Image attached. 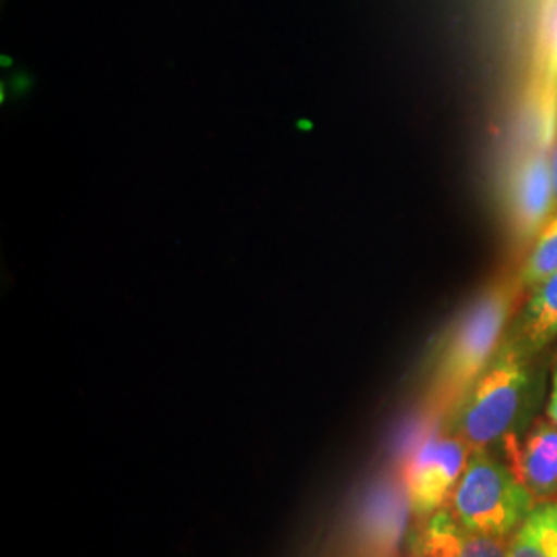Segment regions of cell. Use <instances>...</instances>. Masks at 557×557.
<instances>
[{"label":"cell","instance_id":"1","mask_svg":"<svg viewBox=\"0 0 557 557\" xmlns=\"http://www.w3.org/2000/svg\"><path fill=\"white\" fill-rule=\"evenodd\" d=\"M520 292V281L494 285L458 317L436 359L425 407L428 413L448 418L487 370L498 354Z\"/></svg>","mask_w":557,"mask_h":557},{"label":"cell","instance_id":"2","mask_svg":"<svg viewBox=\"0 0 557 557\" xmlns=\"http://www.w3.org/2000/svg\"><path fill=\"white\" fill-rule=\"evenodd\" d=\"M531 358L517 338L504 337L487 370L444 419L446 432L458 436L471 450H490L518 434V423L533 391Z\"/></svg>","mask_w":557,"mask_h":557},{"label":"cell","instance_id":"3","mask_svg":"<svg viewBox=\"0 0 557 557\" xmlns=\"http://www.w3.org/2000/svg\"><path fill=\"white\" fill-rule=\"evenodd\" d=\"M537 506L512 467L487 448L471 450L448 510L458 522L475 533L508 539Z\"/></svg>","mask_w":557,"mask_h":557},{"label":"cell","instance_id":"4","mask_svg":"<svg viewBox=\"0 0 557 557\" xmlns=\"http://www.w3.org/2000/svg\"><path fill=\"white\" fill-rule=\"evenodd\" d=\"M471 457L462 440L446 432L444 419L423 413L413 440L405 446L400 479L407 487L416 520L448 508Z\"/></svg>","mask_w":557,"mask_h":557},{"label":"cell","instance_id":"5","mask_svg":"<svg viewBox=\"0 0 557 557\" xmlns=\"http://www.w3.org/2000/svg\"><path fill=\"white\" fill-rule=\"evenodd\" d=\"M411 499L400 475L376 479L359 504L356 543L363 557H400L409 541Z\"/></svg>","mask_w":557,"mask_h":557},{"label":"cell","instance_id":"6","mask_svg":"<svg viewBox=\"0 0 557 557\" xmlns=\"http://www.w3.org/2000/svg\"><path fill=\"white\" fill-rule=\"evenodd\" d=\"M554 110H556L554 106L543 103L537 143L520 160L515 174L512 207H515L518 230L524 238H531L541 232L552 207H556L554 170H552V151H549V145L554 143L557 135Z\"/></svg>","mask_w":557,"mask_h":557},{"label":"cell","instance_id":"7","mask_svg":"<svg viewBox=\"0 0 557 557\" xmlns=\"http://www.w3.org/2000/svg\"><path fill=\"white\" fill-rule=\"evenodd\" d=\"M506 462L537 504L557 502V428L549 419L535 421L524 436L504 442Z\"/></svg>","mask_w":557,"mask_h":557},{"label":"cell","instance_id":"8","mask_svg":"<svg viewBox=\"0 0 557 557\" xmlns=\"http://www.w3.org/2000/svg\"><path fill=\"white\" fill-rule=\"evenodd\" d=\"M409 557H508L502 539L462 527L448 508L418 520L409 537Z\"/></svg>","mask_w":557,"mask_h":557},{"label":"cell","instance_id":"9","mask_svg":"<svg viewBox=\"0 0 557 557\" xmlns=\"http://www.w3.org/2000/svg\"><path fill=\"white\" fill-rule=\"evenodd\" d=\"M517 338L520 347L535 356L557 338V273L541 281L531 289V298L527 301L515 331L510 333Z\"/></svg>","mask_w":557,"mask_h":557},{"label":"cell","instance_id":"10","mask_svg":"<svg viewBox=\"0 0 557 557\" xmlns=\"http://www.w3.org/2000/svg\"><path fill=\"white\" fill-rule=\"evenodd\" d=\"M508 557H557V502H541L508 539Z\"/></svg>","mask_w":557,"mask_h":557},{"label":"cell","instance_id":"11","mask_svg":"<svg viewBox=\"0 0 557 557\" xmlns=\"http://www.w3.org/2000/svg\"><path fill=\"white\" fill-rule=\"evenodd\" d=\"M557 273V215L549 223L543 225L539 232L537 244L527 260L522 273H520V285L522 289H533L541 281H545Z\"/></svg>","mask_w":557,"mask_h":557},{"label":"cell","instance_id":"12","mask_svg":"<svg viewBox=\"0 0 557 557\" xmlns=\"http://www.w3.org/2000/svg\"><path fill=\"white\" fill-rule=\"evenodd\" d=\"M549 96L557 100V2L549 29Z\"/></svg>","mask_w":557,"mask_h":557},{"label":"cell","instance_id":"13","mask_svg":"<svg viewBox=\"0 0 557 557\" xmlns=\"http://www.w3.org/2000/svg\"><path fill=\"white\" fill-rule=\"evenodd\" d=\"M547 419L557 428V366L552 379V391H549V400H547Z\"/></svg>","mask_w":557,"mask_h":557},{"label":"cell","instance_id":"14","mask_svg":"<svg viewBox=\"0 0 557 557\" xmlns=\"http://www.w3.org/2000/svg\"><path fill=\"white\" fill-rule=\"evenodd\" d=\"M552 170H554V190H556V207H557V135L554 149H552Z\"/></svg>","mask_w":557,"mask_h":557}]
</instances>
